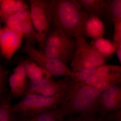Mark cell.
I'll use <instances>...</instances> for the list:
<instances>
[{
	"label": "cell",
	"instance_id": "obj_1",
	"mask_svg": "<svg viewBox=\"0 0 121 121\" xmlns=\"http://www.w3.org/2000/svg\"><path fill=\"white\" fill-rule=\"evenodd\" d=\"M66 87L59 107L65 117L76 115L95 116L99 112V99L101 92L93 87L66 77Z\"/></svg>",
	"mask_w": 121,
	"mask_h": 121
},
{
	"label": "cell",
	"instance_id": "obj_2",
	"mask_svg": "<svg viewBox=\"0 0 121 121\" xmlns=\"http://www.w3.org/2000/svg\"><path fill=\"white\" fill-rule=\"evenodd\" d=\"M89 15L75 0H51V17L53 28L71 38L81 33V27Z\"/></svg>",
	"mask_w": 121,
	"mask_h": 121
},
{
	"label": "cell",
	"instance_id": "obj_3",
	"mask_svg": "<svg viewBox=\"0 0 121 121\" xmlns=\"http://www.w3.org/2000/svg\"><path fill=\"white\" fill-rule=\"evenodd\" d=\"M74 39L75 48L71 61L72 71L93 68L105 64L107 59L89 44L82 33L76 35Z\"/></svg>",
	"mask_w": 121,
	"mask_h": 121
},
{
	"label": "cell",
	"instance_id": "obj_4",
	"mask_svg": "<svg viewBox=\"0 0 121 121\" xmlns=\"http://www.w3.org/2000/svg\"><path fill=\"white\" fill-rule=\"evenodd\" d=\"M64 91L52 96L36 94L26 95L20 101L13 106V111L22 115H30L57 108Z\"/></svg>",
	"mask_w": 121,
	"mask_h": 121
},
{
	"label": "cell",
	"instance_id": "obj_5",
	"mask_svg": "<svg viewBox=\"0 0 121 121\" xmlns=\"http://www.w3.org/2000/svg\"><path fill=\"white\" fill-rule=\"evenodd\" d=\"M31 21L38 36L40 49L43 51L46 37L51 28V0H30Z\"/></svg>",
	"mask_w": 121,
	"mask_h": 121
},
{
	"label": "cell",
	"instance_id": "obj_6",
	"mask_svg": "<svg viewBox=\"0 0 121 121\" xmlns=\"http://www.w3.org/2000/svg\"><path fill=\"white\" fill-rule=\"evenodd\" d=\"M22 51L52 76L66 77L71 75L72 71L66 65L60 60L48 57L43 51L37 50L29 44L26 43L23 46Z\"/></svg>",
	"mask_w": 121,
	"mask_h": 121
},
{
	"label": "cell",
	"instance_id": "obj_7",
	"mask_svg": "<svg viewBox=\"0 0 121 121\" xmlns=\"http://www.w3.org/2000/svg\"><path fill=\"white\" fill-rule=\"evenodd\" d=\"M23 39L22 35L7 26L2 28L0 34V52L2 56L11 60L22 45Z\"/></svg>",
	"mask_w": 121,
	"mask_h": 121
},
{
	"label": "cell",
	"instance_id": "obj_8",
	"mask_svg": "<svg viewBox=\"0 0 121 121\" xmlns=\"http://www.w3.org/2000/svg\"><path fill=\"white\" fill-rule=\"evenodd\" d=\"M27 76L23 63L13 69L9 78L11 95L14 98L24 96L27 89Z\"/></svg>",
	"mask_w": 121,
	"mask_h": 121
},
{
	"label": "cell",
	"instance_id": "obj_9",
	"mask_svg": "<svg viewBox=\"0 0 121 121\" xmlns=\"http://www.w3.org/2000/svg\"><path fill=\"white\" fill-rule=\"evenodd\" d=\"M75 46L74 38L69 37L60 30L50 29L46 37L45 46H51L74 51Z\"/></svg>",
	"mask_w": 121,
	"mask_h": 121
},
{
	"label": "cell",
	"instance_id": "obj_10",
	"mask_svg": "<svg viewBox=\"0 0 121 121\" xmlns=\"http://www.w3.org/2000/svg\"><path fill=\"white\" fill-rule=\"evenodd\" d=\"M81 31L83 35L95 39L103 37L105 27L99 17L88 15L82 22Z\"/></svg>",
	"mask_w": 121,
	"mask_h": 121
},
{
	"label": "cell",
	"instance_id": "obj_11",
	"mask_svg": "<svg viewBox=\"0 0 121 121\" xmlns=\"http://www.w3.org/2000/svg\"><path fill=\"white\" fill-rule=\"evenodd\" d=\"M22 63L30 81L52 78V75L50 72L31 60H24Z\"/></svg>",
	"mask_w": 121,
	"mask_h": 121
},
{
	"label": "cell",
	"instance_id": "obj_12",
	"mask_svg": "<svg viewBox=\"0 0 121 121\" xmlns=\"http://www.w3.org/2000/svg\"><path fill=\"white\" fill-rule=\"evenodd\" d=\"M28 7L21 0H2L0 4V21L4 24L9 17Z\"/></svg>",
	"mask_w": 121,
	"mask_h": 121
},
{
	"label": "cell",
	"instance_id": "obj_13",
	"mask_svg": "<svg viewBox=\"0 0 121 121\" xmlns=\"http://www.w3.org/2000/svg\"><path fill=\"white\" fill-rule=\"evenodd\" d=\"M82 8L89 15L101 19L106 9L108 0H75Z\"/></svg>",
	"mask_w": 121,
	"mask_h": 121
},
{
	"label": "cell",
	"instance_id": "obj_14",
	"mask_svg": "<svg viewBox=\"0 0 121 121\" xmlns=\"http://www.w3.org/2000/svg\"><path fill=\"white\" fill-rule=\"evenodd\" d=\"M22 121H63L65 117L62 110L59 107L30 115H21Z\"/></svg>",
	"mask_w": 121,
	"mask_h": 121
},
{
	"label": "cell",
	"instance_id": "obj_15",
	"mask_svg": "<svg viewBox=\"0 0 121 121\" xmlns=\"http://www.w3.org/2000/svg\"><path fill=\"white\" fill-rule=\"evenodd\" d=\"M90 45L97 52L106 59L113 55L117 49L113 43L103 37L93 39Z\"/></svg>",
	"mask_w": 121,
	"mask_h": 121
},
{
	"label": "cell",
	"instance_id": "obj_16",
	"mask_svg": "<svg viewBox=\"0 0 121 121\" xmlns=\"http://www.w3.org/2000/svg\"><path fill=\"white\" fill-rule=\"evenodd\" d=\"M121 83V70L112 72L93 84V87L102 92L116 84Z\"/></svg>",
	"mask_w": 121,
	"mask_h": 121
},
{
	"label": "cell",
	"instance_id": "obj_17",
	"mask_svg": "<svg viewBox=\"0 0 121 121\" xmlns=\"http://www.w3.org/2000/svg\"><path fill=\"white\" fill-rule=\"evenodd\" d=\"M99 112L100 117L103 118L108 113L121 108V95L112 96L99 102Z\"/></svg>",
	"mask_w": 121,
	"mask_h": 121
},
{
	"label": "cell",
	"instance_id": "obj_18",
	"mask_svg": "<svg viewBox=\"0 0 121 121\" xmlns=\"http://www.w3.org/2000/svg\"><path fill=\"white\" fill-rule=\"evenodd\" d=\"M43 52L48 57L60 60L67 65L71 61L74 51L51 46H45Z\"/></svg>",
	"mask_w": 121,
	"mask_h": 121
},
{
	"label": "cell",
	"instance_id": "obj_19",
	"mask_svg": "<svg viewBox=\"0 0 121 121\" xmlns=\"http://www.w3.org/2000/svg\"><path fill=\"white\" fill-rule=\"evenodd\" d=\"M11 95L2 98L0 102V121H15Z\"/></svg>",
	"mask_w": 121,
	"mask_h": 121
},
{
	"label": "cell",
	"instance_id": "obj_20",
	"mask_svg": "<svg viewBox=\"0 0 121 121\" xmlns=\"http://www.w3.org/2000/svg\"><path fill=\"white\" fill-rule=\"evenodd\" d=\"M21 30L23 38L26 43L34 47L38 43V36L31 21L23 23L21 26Z\"/></svg>",
	"mask_w": 121,
	"mask_h": 121
},
{
	"label": "cell",
	"instance_id": "obj_21",
	"mask_svg": "<svg viewBox=\"0 0 121 121\" xmlns=\"http://www.w3.org/2000/svg\"><path fill=\"white\" fill-rule=\"evenodd\" d=\"M97 67L83 69L76 72L72 71L70 77L74 81L84 84L95 73Z\"/></svg>",
	"mask_w": 121,
	"mask_h": 121
},
{
	"label": "cell",
	"instance_id": "obj_22",
	"mask_svg": "<svg viewBox=\"0 0 121 121\" xmlns=\"http://www.w3.org/2000/svg\"><path fill=\"white\" fill-rule=\"evenodd\" d=\"M106 10L109 11L112 18H121V0H108Z\"/></svg>",
	"mask_w": 121,
	"mask_h": 121
},
{
	"label": "cell",
	"instance_id": "obj_23",
	"mask_svg": "<svg viewBox=\"0 0 121 121\" xmlns=\"http://www.w3.org/2000/svg\"><path fill=\"white\" fill-rule=\"evenodd\" d=\"M4 24L5 26L11 30L22 36L21 30L22 24L17 19L15 14L8 17Z\"/></svg>",
	"mask_w": 121,
	"mask_h": 121
},
{
	"label": "cell",
	"instance_id": "obj_24",
	"mask_svg": "<svg viewBox=\"0 0 121 121\" xmlns=\"http://www.w3.org/2000/svg\"><path fill=\"white\" fill-rule=\"evenodd\" d=\"M114 31L113 43L117 48L121 43V18H112Z\"/></svg>",
	"mask_w": 121,
	"mask_h": 121
},
{
	"label": "cell",
	"instance_id": "obj_25",
	"mask_svg": "<svg viewBox=\"0 0 121 121\" xmlns=\"http://www.w3.org/2000/svg\"><path fill=\"white\" fill-rule=\"evenodd\" d=\"M64 118L63 121H103V119L99 117L98 118L95 116L85 114L76 115L75 116H69Z\"/></svg>",
	"mask_w": 121,
	"mask_h": 121
},
{
	"label": "cell",
	"instance_id": "obj_26",
	"mask_svg": "<svg viewBox=\"0 0 121 121\" xmlns=\"http://www.w3.org/2000/svg\"><path fill=\"white\" fill-rule=\"evenodd\" d=\"M15 15L22 24L31 20L30 10L28 7L21 9L15 13Z\"/></svg>",
	"mask_w": 121,
	"mask_h": 121
},
{
	"label": "cell",
	"instance_id": "obj_27",
	"mask_svg": "<svg viewBox=\"0 0 121 121\" xmlns=\"http://www.w3.org/2000/svg\"><path fill=\"white\" fill-rule=\"evenodd\" d=\"M103 121H121V108L106 115L103 118Z\"/></svg>",
	"mask_w": 121,
	"mask_h": 121
},
{
	"label": "cell",
	"instance_id": "obj_28",
	"mask_svg": "<svg viewBox=\"0 0 121 121\" xmlns=\"http://www.w3.org/2000/svg\"><path fill=\"white\" fill-rule=\"evenodd\" d=\"M8 75V72L0 64V80L7 78Z\"/></svg>",
	"mask_w": 121,
	"mask_h": 121
},
{
	"label": "cell",
	"instance_id": "obj_29",
	"mask_svg": "<svg viewBox=\"0 0 121 121\" xmlns=\"http://www.w3.org/2000/svg\"><path fill=\"white\" fill-rule=\"evenodd\" d=\"M7 78H5L0 80V95H2L4 91Z\"/></svg>",
	"mask_w": 121,
	"mask_h": 121
},
{
	"label": "cell",
	"instance_id": "obj_30",
	"mask_svg": "<svg viewBox=\"0 0 121 121\" xmlns=\"http://www.w3.org/2000/svg\"><path fill=\"white\" fill-rule=\"evenodd\" d=\"M117 56L118 58V59L121 63V48H117L116 52Z\"/></svg>",
	"mask_w": 121,
	"mask_h": 121
},
{
	"label": "cell",
	"instance_id": "obj_31",
	"mask_svg": "<svg viewBox=\"0 0 121 121\" xmlns=\"http://www.w3.org/2000/svg\"><path fill=\"white\" fill-rule=\"evenodd\" d=\"M1 22L0 21V34L1 31Z\"/></svg>",
	"mask_w": 121,
	"mask_h": 121
},
{
	"label": "cell",
	"instance_id": "obj_32",
	"mask_svg": "<svg viewBox=\"0 0 121 121\" xmlns=\"http://www.w3.org/2000/svg\"><path fill=\"white\" fill-rule=\"evenodd\" d=\"M2 95H0V102L1 101V99H2Z\"/></svg>",
	"mask_w": 121,
	"mask_h": 121
},
{
	"label": "cell",
	"instance_id": "obj_33",
	"mask_svg": "<svg viewBox=\"0 0 121 121\" xmlns=\"http://www.w3.org/2000/svg\"><path fill=\"white\" fill-rule=\"evenodd\" d=\"M118 48H121V43L120 44V45H119V47H118Z\"/></svg>",
	"mask_w": 121,
	"mask_h": 121
},
{
	"label": "cell",
	"instance_id": "obj_34",
	"mask_svg": "<svg viewBox=\"0 0 121 121\" xmlns=\"http://www.w3.org/2000/svg\"><path fill=\"white\" fill-rule=\"evenodd\" d=\"M1 1H2V0H0V4L1 2Z\"/></svg>",
	"mask_w": 121,
	"mask_h": 121
}]
</instances>
